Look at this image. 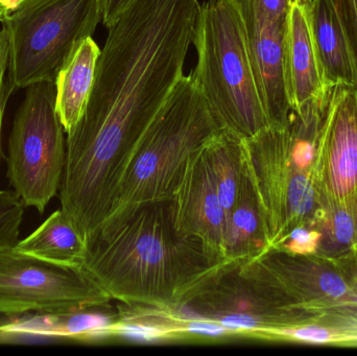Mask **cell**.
I'll list each match as a JSON object with an SVG mask.
<instances>
[{
	"label": "cell",
	"instance_id": "obj_1",
	"mask_svg": "<svg viewBox=\"0 0 357 356\" xmlns=\"http://www.w3.org/2000/svg\"><path fill=\"white\" fill-rule=\"evenodd\" d=\"M199 0H133L108 29L87 106L66 133L62 210L96 238L140 140L184 71Z\"/></svg>",
	"mask_w": 357,
	"mask_h": 356
},
{
	"label": "cell",
	"instance_id": "obj_2",
	"mask_svg": "<svg viewBox=\"0 0 357 356\" xmlns=\"http://www.w3.org/2000/svg\"><path fill=\"white\" fill-rule=\"evenodd\" d=\"M230 263H214L199 240L178 235L167 200L142 205L96 236L81 269L112 300L180 309Z\"/></svg>",
	"mask_w": 357,
	"mask_h": 356
},
{
	"label": "cell",
	"instance_id": "obj_3",
	"mask_svg": "<svg viewBox=\"0 0 357 356\" xmlns=\"http://www.w3.org/2000/svg\"><path fill=\"white\" fill-rule=\"evenodd\" d=\"M333 89L299 110L287 125L243 139L245 169L257 194L271 250L298 227H310L323 194L321 133Z\"/></svg>",
	"mask_w": 357,
	"mask_h": 356
},
{
	"label": "cell",
	"instance_id": "obj_4",
	"mask_svg": "<svg viewBox=\"0 0 357 356\" xmlns=\"http://www.w3.org/2000/svg\"><path fill=\"white\" fill-rule=\"evenodd\" d=\"M220 129L191 75H183L140 140L98 235L142 205L172 200L189 159Z\"/></svg>",
	"mask_w": 357,
	"mask_h": 356
},
{
	"label": "cell",
	"instance_id": "obj_5",
	"mask_svg": "<svg viewBox=\"0 0 357 356\" xmlns=\"http://www.w3.org/2000/svg\"><path fill=\"white\" fill-rule=\"evenodd\" d=\"M192 44L197 62L190 75L218 125L241 139L271 127L254 77L243 19L232 0L201 4Z\"/></svg>",
	"mask_w": 357,
	"mask_h": 356
},
{
	"label": "cell",
	"instance_id": "obj_6",
	"mask_svg": "<svg viewBox=\"0 0 357 356\" xmlns=\"http://www.w3.org/2000/svg\"><path fill=\"white\" fill-rule=\"evenodd\" d=\"M100 22L98 0H22L1 21L10 37L17 89L56 83L59 72Z\"/></svg>",
	"mask_w": 357,
	"mask_h": 356
},
{
	"label": "cell",
	"instance_id": "obj_7",
	"mask_svg": "<svg viewBox=\"0 0 357 356\" xmlns=\"http://www.w3.org/2000/svg\"><path fill=\"white\" fill-rule=\"evenodd\" d=\"M56 109V85L26 88L8 139V176L25 206L43 213L58 194L66 160V137Z\"/></svg>",
	"mask_w": 357,
	"mask_h": 356
},
{
	"label": "cell",
	"instance_id": "obj_8",
	"mask_svg": "<svg viewBox=\"0 0 357 356\" xmlns=\"http://www.w3.org/2000/svg\"><path fill=\"white\" fill-rule=\"evenodd\" d=\"M112 299L77 268L22 254L0 252V314L64 313L107 307Z\"/></svg>",
	"mask_w": 357,
	"mask_h": 356
},
{
	"label": "cell",
	"instance_id": "obj_9",
	"mask_svg": "<svg viewBox=\"0 0 357 356\" xmlns=\"http://www.w3.org/2000/svg\"><path fill=\"white\" fill-rule=\"evenodd\" d=\"M172 313L180 319L215 322L237 336L264 339L274 330L301 325L318 317L287 309L236 263L226 265L184 307L172 309Z\"/></svg>",
	"mask_w": 357,
	"mask_h": 356
},
{
	"label": "cell",
	"instance_id": "obj_10",
	"mask_svg": "<svg viewBox=\"0 0 357 356\" xmlns=\"http://www.w3.org/2000/svg\"><path fill=\"white\" fill-rule=\"evenodd\" d=\"M241 265L287 309L312 316L357 311L356 297L333 261L273 249Z\"/></svg>",
	"mask_w": 357,
	"mask_h": 356
},
{
	"label": "cell",
	"instance_id": "obj_11",
	"mask_svg": "<svg viewBox=\"0 0 357 356\" xmlns=\"http://www.w3.org/2000/svg\"><path fill=\"white\" fill-rule=\"evenodd\" d=\"M241 13L248 50L271 127L287 125L291 112L285 83L284 45L287 18H276L251 0H232Z\"/></svg>",
	"mask_w": 357,
	"mask_h": 356
},
{
	"label": "cell",
	"instance_id": "obj_12",
	"mask_svg": "<svg viewBox=\"0 0 357 356\" xmlns=\"http://www.w3.org/2000/svg\"><path fill=\"white\" fill-rule=\"evenodd\" d=\"M172 201L178 235L199 240L214 263H230L226 256L228 217L212 181L203 148L189 159Z\"/></svg>",
	"mask_w": 357,
	"mask_h": 356
},
{
	"label": "cell",
	"instance_id": "obj_13",
	"mask_svg": "<svg viewBox=\"0 0 357 356\" xmlns=\"http://www.w3.org/2000/svg\"><path fill=\"white\" fill-rule=\"evenodd\" d=\"M321 144L323 192L337 200L357 194L356 87H333Z\"/></svg>",
	"mask_w": 357,
	"mask_h": 356
},
{
	"label": "cell",
	"instance_id": "obj_14",
	"mask_svg": "<svg viewBox=\"0 0 357 356\" xmlns=\"http://www.w3.org/2000/svg\"><path fill=\"white\" fill-rule=\"evenodd\" d=\"M285 83L291 108L299 110L326 95L325 83L314 49L307 6L293 2L287 18L284 45Z\"/></svg>",
	"mask_w": 357,
	"mask_h": 356
},
{
	"label": "cell",
	"instance_id": "obj_15",
	"mask_svg": "<svg viewBox=\"0 0 357 356\" xmlns=\"http://www.w3.org/2000/svg\"><path fill=\"white\" fill-rule=\"evenodd\" d=\"M314 49L329 87L357 88V69L345 29L331 0H312L307 8Z\"/></svg>",
	"mask_w": 357,
	"mask_h": 356
},
{
	"label": "cell",
	"instance_id": "obj_16",
	"mask_svg": "<svg viewBox=\"0 0 357 356\" xmlns=\"http://www.w3.org/2000/svg\"><path fill=\"white\" fill-rule=\"evenodd\" d=\"M270 250L261 207L245 169L236 203L228 215L227 261L247 263Z\"/></svg>",
	"mask_w": 357,
	"mask_h": 356
},
{
	"label": "cell",
	"instance_id": "obj_17",
	"mask_svg": "<svg viewBox=\"0 0 357 356\" xmlns=\"http://www.w3.org/2000/svg\"><path fill=\"white\" fill-rule=\"evenodd\" d=\"M100 56L98 44L87 38L59 72L54 83L56 109L66 133L77 125L87 106Z\"/></svg>",
	"mask_w": 357,
	"mask_h": 356
},
{
	"label": "cell",
	"instance_id": "obj_18",
	"mask_svg": "<svg viewBox=\"0 0 357 356\" xmlns=\"http://www.w3.org/2000/svg\"><path fill=\"white\" fill-rule=\"evenodd\" d=\"M15 249L42 261L81 269L88 245L70 217L60 208L31 235L18 240Z\"/></svg>",
	"mask_w": 357,
	"mask_h": 356
},
{
	"label": "cell",
	"instance_id": "obj_19",
	"mask_svg": "<svg viewBox=\"0 0 357 356\" xmlns=\"http://www.w3.org/2000/svg\"><path fill=\"white\" fill-rule=\"evenodd\" d=\"M310 227L321 234L314 256L335 261L357 251V194L337 200L323 192Z\"/></svg>",
	"mask_w": 357,
	"mask_h": 356
},
{
	"label": "cell",
	"instance_id": "obj_20",
	"mask_svg": "<svg viewBox=\"0 0 357 356\" xmlns=\"http://www.w3.org/2000/svg\"><path fill=\"white\" fill-rule=\"evenodd\" d=\"M204 156L227 217L236 203L245 173L243 139L220 129L203 146Z\"/></svg>",
	"mask_w": 357,
	"mask_h": 356
},
{
	"label": "cell",
	"instance_id": "obj_21",
	"mask_svg": "<svg viewBox=\"0 0 357 356\" xmlns=\"http://www.w3.org/2000/svg\"><path fill=\"white\" fill-rule=\"evenodd\" d=\"M24 208L14 190H0V252L18 242Z\"/></svg>",
	"mask_w": 357,
	"mask_h": 356
},
{
	"label": "cell",
	"instance_id": "obj_22",
	"mask_svg": "<svg viewBox=\"0 0 357 356\" xmlns=\"http://www.w3.org/2000/svg\"><path fill=\"white\" fill-rule=\"evenodd\" d=\"M17 89L10 70V45L8 31L2 25L0 27V165L3 156L2 153V125L6 105L13 92Z\"/></svg>",
	"mask_w": 357,
	"mask_h": 356
},
{
	"label": "cell",
	"instance_id": "obj_23",
	"mask_svg": "<svg viewBox=\"0 0 357 356\" xmlns=\"http://www.w3.org/2000/svg\"><path fill=\"white\" fill-rule=\"evenodd\" d=\"M321 234L312 227H298L291 232L278 250L301 255H314L318 250Z\"/></svg>",
	"mask_w": 357,
	"mask_h": 356
},
{
	"label": "cell",
	"instance_id": "obj_24",
	"mask_svg": "<svg viewBox=\"0 0 357 356\" xmlns=\"http://www.w3.org/2000/svg\"><path fill=\"white\" fill-rule=\"evenodd\" d=\"M345 29L357 69V0H331Z\"/></svg>",
	"mask_w": 357,
	"mask_h": 356
},
{
	"label": "cell",
	"instance_id": "obj_25",
	"mask_svg": "<svg viewBox=\"0 0 357 356\" xmlns=\"http://www.w3.org/2000/svg\"><path fill=\"white\" fill-rule=\"evenodd\" d=\"M133 0H98L100 19L106 29L112 26Z\"/></svg>",
	"mask_w": 357,
	"mask_h": 356
},
{
	"label": "cell",
	"instance_id": "obj_26",
	"mask_svg": "<svg viewBox=\"0 0 357 356\" xmlns=\"http://www.w3.org/2000/svg\"><path fill=\"white\" fill-rule=\"evenodd\" d=\"M335 263L340 273L343 275L351 292L354 293L357 302V256L356 253L342 257V258L331 261Z\"/></svg>",
	"mask_w": 357,
	"mask_h": 356
},
{
	"label": "cell",
	"instance_id": "obj_27",
	"mask_svg": "<svg viewBox=\"0 0 357 356\" xmlns=\"http://www.w3.org/2000/svg\"><path fill=\"white\" fill-rule=\"evenodd\" d=\"M15 8H16V4L14 3L13 0H0V22H1L4 17L10 14Z\"/></svg>",
	"mask_w": 357,
	"mask_h": 356
},
{
	"label": "cell",
	"instance_id": "obj_28",
	"mask_svg": "<svg viewBox=\"0 0 357 356\" xmlns=\"http://www.w3.org/2000/svg\"><path fill=\"white\" fill-rule=\"evenodd\" d=\"M17 342H19V339L16 336L0 332V344H12Z\"/></svg>",
	"mask_w": 357,
	"mask_h": 356
},
{
	"label": "cell",
	"instance_id": "obj_29",
	"mask_svg": "<svg viewBox=\"0 0 357 356\" xmlns=\"http://www.w3.org/2000/svg\"><path fill=\"white\" fill-rule=\"evenodd\" d=\"M312 0H293V2H298V3L302 4V6H310Z\"/></svg>",
	"mask_w": 357,
	"mask_h": 356
},
{
	"label": "cell",
	"instance_id": "obj_30",
	"mask_svg": "<svg viewBox=\"0 0 357 356\" xmlns=\"http://www.w3.org/2000/svg\"><path fill=\"white\" fill-rule=\"evenodd\" d=\"M13 1H14V3L16 4L17 6L21 1H22V0H13Z\"/></svg>",
	"mask_w": 357,
	"mask_h": 356
},
{
	"label": "cell",
	"instance_id": "obj_31",
	"mask_svg": "<svg viewBox=\"0 0 357 356\" xmlns=\"http://www.w3.org/2000/svg\"><path fill=\"white\" fill-rule=\"evenodd\" d=\"M354 253H356V256H357V251H356V252H354Z\"/></svg>",
	"mask_w": 357,
	"mask_h": 356
}]
</instances>
